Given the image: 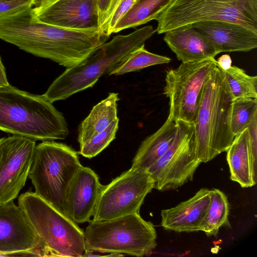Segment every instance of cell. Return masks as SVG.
Returning <instances> with one entry per match:
<instances>
[{
    "instance_id": "1",
    "label": "cell",
    "mask_w": 257,
    "mask_h": 257,
    "mask_svg": "<svg viewBox=\"0 0 257 257\" xmlns=\"http://www.w3.org/2000/svg\"><path fill=\"white\" fill-rule=\"evenodd\" d=\"M0 39L65 67L77 60L85 42L81 30L62 28L39 21L33 7L0 18Z\"/></svg>"
},
{
    "instance_id": "2",
    "label": "cell",
    "mask_w": 257,
    "mask_h": 257,
    "mask_svg": "<svg viewBox=\"0 0 257 257\" xmlns=\"http://www.w3.org/2000/svg\"><path fill=\"white\" fill-rule=\"evenodd\" d=\"M0 130L42 141L64 140L69 134L65 118L52 103L9 83L0 85Z\"/></svg>"
},
{
    "instance_id": "3",
    "label": "cell",
    "mask_w": 257,
    "mask_h": 257,
    "mask_svg": "<svg viewBox=\"0 0 257 257\" xmlns=\"http://www.w3.org/2000/svg\"><path fill=\"white\" fill-rule=\"evenodd\" d=\"M156 32L148 25L126 35H117L96 48L80 64L68 68L50 85L43 96L51 103L64 100L92 87L100 76L108 74L132 52L145 46Z\"/></svg>"
},
{
    "instance_id": "4",
    "label": "cell",
    "mask_w": 257,
    "mask_h": 257,
    "mask_svg": "<svg viewBox=\"0 0 257 257\" xmlns=\"http://www.w3.org/2000/svg\"><path fill=\"white\" fill-rule=\"evenodd\" d=\"M231 102L222 70L217 64L204 84L193 123L196 153L201 163L226 152L233 140L229 122Z\"/></svg>"
},
{
    "instance_id": "5",
    "label": "cell",
    "mask_w": 257,
    "mask_h": 257,
    "mask_svg": "<svg viewBox=\"0 0 257 257\" xmlns=\"http://www.w3.org/2000/svg\"><path fill=\"white\" fill-rule=\"evenodd\" d=\"M18 205L48 256H83L85 251L84 231L66 214L31 191L20 195Z\"/></svg>"
},
{
    "instance_id": "6",
    "label": "cell",
    "mask_w": 257,
    "mask_h": 257,
    "mask_svg": "<svg viewBox=\"0 0 257 257\" xmlns=\"http://www.w3.org/2000/svg\"><path fill=\"white\" fill-rule=\"evenodd\" d=\"M88 222L84 231L85 250L143 256L150 254L157 246L154 225L139 213Z\"/></svg>"
},
{
    "instance_id": "7",
    "label": "cell",
    "mask_w": 257,
    "mask_h": 257,
    "mask_svg": "<svg viewBox=\"0 0 257 257\" xmlns=\"http://www.w3.org/2000/svg\"><path fill=\"white\" fill-rule=\"evenodd\" d=\"M82 166L78 153L71 147L43 141L36 146L28 178L37 195L64 213L66 191Z\"/></svg>"
},
{
    "instance_id": "8",
    "label": "cell",
    "mask_w": 257,
    "mask_h": 257,
    "mask_svg": "<svg viewBox=\"0 0 257 257\" xmlns=\"http://www.w3.org/2000/svg\"><path fill=\"white\" fill-rule=\"evenodd\" d=\"M155 20L159 34L207 21L234 22L257 32V0H173Z\"/></svg>"
},
{
    "instance_id": "9",
    "label": "cell",
    "mask_w": 257,
    "mask_h": 257,
    "mask_svg": "<svg viewBox=\"0 0 257 257\" xmlns=\"http://www.w3.org/2000/svg\"><path fill=\"white\" fill-rule=\"evenodd\" d=\"M217 64L213 58L182 63L167 71L163 93L169 99V119L193 123L204 84Z\"/></svg>"
},
{
    "instance_id": "10",
    "label": "cell",
    "mask_w": 257,
    "mask_h": 257,
    "mask_svg": "<svg viewBox=\"0 0 257 257\" xmlns=\"http://www.w3.org/2000/svg\"><path fill=\"white\" fill-rule=\"evenodd\" d=\"M176 122L174 141L166 152L146 171L155 181L154 188L164 191L177 188L192 180L201 162L196 153L193 123Z\"/></svg>"
},
{
    "instance_id": "11",
    "label": "cell",
    "mask_w": 257,
    "mask_h": 257,
    "mask_svg": "<svg viewBox=\"0 0 257 257\" xmlns=\"http://www.w3.org/2000/svg\"><path fill=\"white\" fill-rule=\"evenodd\" d=\"M155 181L146 171L131 168L102 185L92 220L104 221L139 213Z\"/></svg>"
},
{
    "instance_id": "12",
    "label": "cell",
    "mask_w": 257,
    "mask_h": 257,
    "mask_svg": "<svg viewBox=\"0 0 257 257\" xmlns=\"http://www.w3.org/2000/svg\"><path fill=\"white\" fill-rule=\"evenodd\" d=\"M36 140L19 135L0 139V204L16 199L32 166Z\"/></svg>"
},
{
    "instance_id": "13",
    "label": "cell",
    "mask_w": 257,
    "mask_h": 257,
    "mask_svg": "<svg viewBox=\"0 0 257 257\" xmlns=\"http://www.w3.org/2000/svg\"><path fill=\"white\" fill-rule=\"evenodd\" d=\"M48 256L23 210L13 201L0 204V256Z\"/></svg>"
},
{
    "instance_id": "14",
    "label": "cell",
    "mask_w": 257,
    "mask_h": 257,
    "mask_svg": "<svg viewBox=\"0 0 257 257\" xmlns=\"http://www.w3.org/2000/svg\"><path fill=\"white\" fill-rule=\"evenodd\" d=\"M34 10L40 21L74 30L99 29L96 0H57L39 10Z\"/></svg>"
},
{
    "instance_id": "15",
    "label": "cell",
    "mask_w": 257,
    "mask_h": 257,
    "mask_svg": "<svg viewBox=\"0 0 257 257\" xmlns=\"http://www.w3.org/2000/svg\"><path fill=\"white\" fill-rule=\"evenodd\" d=\"M102 187L95 172L82 166L75 174L66 191L64 213L76 223L89 222L94 214Z\"/></svg>"
},
{
    "instance_id": "16",
    "label": "cell",
    "mask_w": 257,
    "mask_h": 257,
    "mask_svg": "<svg viewBox=\"0 0 257 257\" xmlns=\"http://www.w3.org/2000/svg\"><path fill=\"white\" fill-rule=\"evenodd\" d=\"M190 25L210 42L217 54L247 52L257 47V32L238 23L207 21Z\"/></svg>"
},
{
    "instance_id": "17",
    "label": "cell",
    "mask_w": 257,
    "mask_h": 257,
    "mask_svg": "<svg viewBox=\"0 0 257 257\" xmlns=\"http://www.w3.org/2000/svg\"><path fill=\"white\" fill-rule=\"evenodd\" d=\"M210 190L202 188L189 199L161 211V225L176 232L201 230V224L210 202Z\"/></svg>"
},
{
    "instance_id": "18",
    "label": "cell",
    "mask_w": 257,
    "mask_h": 257,
    "mask_svg": "<svg viewBox=\"0 0 257 257\" xmlns=\"http://www.w3.org/2000/svg\"><path fill=\"white\" fill-rule=\"evenodd\" d=\"M164 40L182 63L213 58L218 54L210 42L190 25L166 32Z\"/></svg>"
},
{
    "instance_id": "19",
    "label": "cell",
    "mask_w": 257,
    "mask_h": 257,
    "mask_svg": "<svg viewBox=\"0 0 257 257\" xmlns=\"http://www.w3.org/2000/svg\"><path fill=\"white\" fill-rule=\"evenodd\" d=\"M226 152L230 179L237 182L243 188L254 186L256 168L252 162L247 127L234 137Z\"/></svg>"
},
{
    "instance_id": "20",
    "label": "cell",
    "mask_w": 257,
    "mask_h": 257,
    "mask_svg": "<svg viewBox=\"0 0 257 257\" xmlns=\"http://www.w3.org/2000/svg\"><path fill=\"white\" fill-rule=\"evenodd\" d=\"M176 128V121L167 118L159 129L142 142L131 167L142 171L148 170L170 147L175 137Z\"/></svg>"
},
{
    "instance_id": "21",
    "label": "cell",
    "mask_w": 257,
    "mask_h": 257,
    "mask_svg": "<svg viewBox=\"0 0 257 257\" xmlns=\"http://www.w3.org/2000/svg\"><path fill=\"white\" fill-rule=\"evenodd\" d=\"M118 93H110L108 96L92 108L89 115L81 121L78 128V142L82 144L105 129L117 118Z\"/></svg>"
},
{
    "instance_id": "22",
    "label": "cell",
    "mask_w": 257,
    "mask_h": 257,
    "mask_svg": "<svg viewBox=\"0 0 257 257\" xmlns=\"http://www.w3.org/2000/svg\"><path fill=\"white\" fill-rule=\"evenodd\" d=\"M173 0H137L114 27L113 33L155 20Z\"/></svg>"
},
{
    "instance_id": "23",
    "label": "cell",
    "mask_w": 257,
    "mask_h": 257,
    "mask_svg": "<svg viewBox=\"0 0 257 257\" xmlns=\"http://www.w3.org/2000/svg\"><path fill=\"white\" fill-rule=\"evenodd\" d=\"M229 204L225 194L217 189L210 190V202L201 224V231L207 236H216L220 228L229 225Z\"/></svg>"
},
{
    "instance_id": "24",
    "label": "cell",
    "mask_w": 257,
    "mask_h": 257,
    "mask_svg": "<svg viewBox=\"0 0 257 257\" xmlns=\"http://www.w3.org/2000/svg\"><path fill=\"white\" fill-rule=\"evenodd\" d=\"M222 71L232 100L243 98H257L256 76H250L244 70L235 66Z\"/></svg>"
},
{
    "instance_id": "25",
    "label": "cell",
    "mask_w": 257,
    "mask_h": 257,
    "mask_svg": "<svg viewBox=\"0 0 257 257\" xmlns=\"http://www.w3.org/2000/svg\"><path fill=\"white\" fill-rule=\"evenodd\" d=\"M171 59L147 51L143 46L132 52L122 62L115 67L109 75H122L138 71L153 65L168 63Z\"/></svg>"
},
{
    "instance_id": "26",
    "label": "cell",
    "mask_w": 257,
    "mask_h": 257,
    "mask_svg": "<svg viewBox=\"0 0 257 257\" xmlns=\"http://www.w3.org/2000/svg\"><path fill=\"white\" fill-rule=\"evenodd\" d=\"M257 116V98H243L232 100L230 112V127L235 137Z\"/></svg>"
},
{
    "instance_id": "27",
    "label": "cell",
    "mask_w": 257,
    "mask_h": 257,
    "mask_svg": "<svg viewBox=\"0 0 257 257\" xmlns=\"http://www.w3.org/2000/svg\"><path fill=\"white\" fill-rule=\"evenodd\" d=\"M118 122L119 119L117 118L103 131L79 144V153L89 159L99 154L115 138Z\"/></svg>"
},
{
    "instance_id": "28",
    "label": "cell",
    "mask_w": 257,
    "mask_h": 257,
    "mask_svg": "<svg viewBox=\"0 0 257 257\" xmlns=\"http://www.w3.org/2000/svg\"><path fill=\"white\" fill-rule=\"evenodd\" d=\"M137 0H112L104 20L99 28V32L109 37L120 20L132 8Z\"/></svg>"
},
{
    "instance_id": "29",
    "label": "cell",
    "mask_w": 257,
    "mask_h": 257,
    "mask_svg": "<svg viewBox=\"0 0 257 257\" xmlns=\"http://www.w3.org/2000/svg\"><path fill=\"white\" fill-rule=\"evenodd\" d=\"M36 1L37 0H0V18L32 7Z\"/></svg>"
},
{
    "instance_id": "30",
    "label": "cell",
    "mask_w": 257,
    "mask_h": 257,
    "mask_svg": "<svg viewBox=\"0 0 257 257\" xmlns=\"http://www.w3.org/2000/svg\"><path fill=\"white\" fill-rule=\"evenodd\" d=\"M249 144L254 167H256L257 157V116L247 126Z\"/></svg>"
},
{
    "instance_id": "31",
    "label": "cell",
    "mask_w": 257,
    "mask_h": 257,
    "mask_svg": "<svg viewBox=\"0 0 257 257\" xmlns=\"http://www.w3.org/2000/svg\"><path fill=\"white\" fill-rule=\"evenodd\" d=\"M112 0H96L99 18V27L102 24Z\"/></svg>"
},
{
    "instance_id": "32",
    "label": "cell",
    "mask_w": 257,
    "mask_h": 257,
    "mask_svg": "<svg viewBox=\"0 0 257 257\" xmlns=\"http://www.w3.org/2000/svg\"><path fill=\"white\" fill-rule=\"evenodd\" d=\"M217 65L223 70L229 69L231 66L232 60L228 54H223L216 60Z\"/></svg>"
},
{
    "instance_id": "33",
    "label": "cell",
    "mask_w": 257,
    "mask_h": 257,
    "mask_svg": "<svg viewBox=\"0 0 257 257\" xmlns=\"http://www.w3.org/2000/svg\"><path fill=\"white\" fill-rule=\"evenodd\" d=\"M9 83L6 76L5 68L0 57V85Z\"/></svg>"
},
{
    "instance_id": "34",
    "label": "cell",
    "mask_w": 257,
    "mask_h": 257,
    "mask_svg": "<svg viewBox=\"0 0 257 257\" xmlns=\"http://www.w3.org/2000/svg\"><path fill=\"white\" fill-rule=\"evenodd\" d=\"M57 0H39L38 6L34 8L35 10H40L56 1Z\"/></svg>"
}]
</instances>
